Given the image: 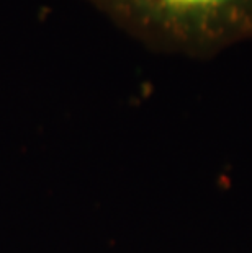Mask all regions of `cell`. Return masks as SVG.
<instances>
[{"label":"cell","mask_w":252,"mask_h":253,"mask_svg":"<svg viewBox=\"0 0 252 253\" xmlns=\"http://www.w3.org/2000/svg\"><path fill=\"white\" fill-rule=\"evenodd\" d=\"M155 52L213 59L252 41V0H84Z\"/></svg>","instance_id":"obj_1"}]
</instances>
